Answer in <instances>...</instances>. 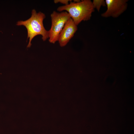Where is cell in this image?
<instances>
[{
	"label": "cell",
	"instance_id": "obj_1",
	"mask_svg": "<svg viewBox=\"0 0 134 134\" xmlns=\"http://www.w3.org/2000/svg\"><path fill=\"white\" fill-rule=\"evenodd\" d=\"M94 9L91 0H84L78 2L71 1L67 5L59 7L57 10L59 12L65 11L67 12L77 26L82 21L89 20Z\"/></svg>",
	"mask_w": 134,
	"mask_h": 134
},
{
	"label": "cell",
	"instance_id": "obj_2",
	"mask_svg": "<svg viewBox=\"0 0 134 134\" xmlns=\"http://www.w3.org/2000/svg\"><path fill=\"white\" fill-rule=\"evenodd\" d=\"M45 17L44 13L40 12L37 13L34 9L32 11V15L29 18L24 21H20L17 22V25H23L27 30V38L29 39L27 47L31 46L32 40L36 35H41L42 39L44 41L49 38L48 31L45 29L43 23V20Z\"/></svg>",
	"mask_w": 134,
	"mask_h": 134
},
{
	"label": "cell",
	"instance_id": "obj_3",
	"mask_svg": "<svg viewBox=\"0 0 134 134\" xmlns=\"http://www.w3.org/2000/svg\"><path fill=\"white\" fill-rule=\"evenodd\" d=\"M51 26L48 31L49 42L54 43L58 41L59 35L70 17L66 11L60 13L54 11L51 15Z\"/></svg>",
	"mask_w": 134,
	"mask_h": 134
},
{
	"label": "cell",
	"instance_id": "obj_4",
	"mask_svg": "<svg viewBox=\"0 0 134 134\" xmlns=\"http://www.w3.org/2000/svg\"><path fill=\"white\" fill-rule=\"evenodd\" d=\"M128 1L127 0H106L107 9L101 16L105 18L118 17L127 9Z\"/></svg>",
	"mask_w": 134,
	"mask_h": 134
},
{
	"label": "cell",
	"instance_id": "obj_5",
	"mask_svg": "<svg viewBox=\"0 0 134 134\" xmlns=\"http://www.w3.org/2000/svg\"><path fill=\"white\" fill-rule=\"evenodd\" d=\"M77 30V26L70 18L66 23L59 35L58 41L60 46L62 47L66 45Z\"/></svg>",
	"mask_w": 134,
	"mask_h": 134
},
{
	"label": "cell",
	"instance_id": "obj_6",
	"mask_svg": "<svg viewBox=\"0 0 134 134\" xmlns=\"http://www.w3.org/2000/svg\"><path fill=\"white\" fill-rule=\"evenodd\" d=\"M94 8H96L99 11L101 6H105L106 4L105 0H94L92 2Z\"/></svg>",
	"mask_w": 134,
	"mask_h": 134
},
{
	"label": "cell",
	"instance_id": "obj_7",
	"mask_svg": "<svg viewBox=\"0 0 134 134\" xmlns=\"http://www.w3.org/2000/svg\"><path fill=\"white\" fill-rule=\"evenodd\" d=\"M71 0H55L54 1L55 3H58L59 2L65 4V5L68 4L69 2H71Z\"/></svg>",
	"mask_w": 134,
	"mask_h": 134
}]
</instances>
